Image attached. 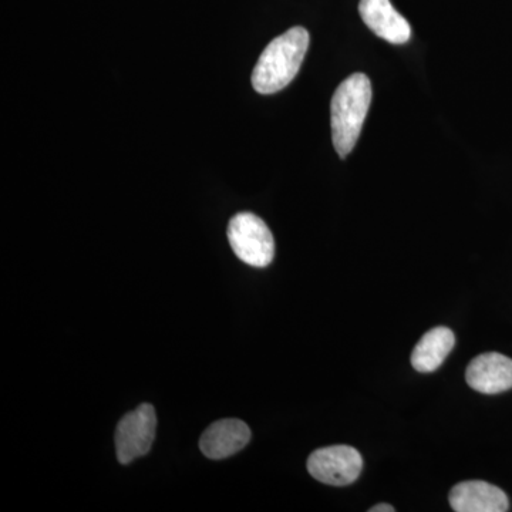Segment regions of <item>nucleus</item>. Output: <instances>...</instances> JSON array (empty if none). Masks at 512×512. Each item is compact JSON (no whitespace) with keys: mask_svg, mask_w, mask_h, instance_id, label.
Instances as JSON below:
<instances>
[{"mask_svg":"<svg viewBox=\"0 0 512 512\" xmlns=\"http://www.w3.org/2000/svg\"><path fill=\"white\" fill-rule=\"evenodd\" d=\"M359 13L367 28L393 45H404L412 36L409 22L393 8L390 0H360Z\"/></svg>","mask_w":512,"mask_h":512,"instance_id":"obj_7","label":"nucleus"},{"mask_svg":"<svg viewBox=\"0 0 512 512\" xmlns=\"http://www.w3.org/2000/svg\"><path fill=\"white\" fill-rule=\"evenodd\" d=\"M308 47L309 33L301 26L275 37L265 47L252 73V86L256 92L274 94L285 89L301 69Z\"/></svg>","mask_w":512,"mask_h":512,"instance_id":"obj_1","label":"nucleus"},{"mask_svg":"<svg viewBox=\"0 0 512 512\" xmlns=\"http://www.w3.org/2000/svg\"><path fill=\"white\" fill-rule=\"evenodd\" d=\"M251 440V430L244 421L224 419L215 421L202 433L200 448L205 457L222 460L234 456Z\"/></svg>","mask_w":512,"mask_h":512,"instance_id":"obj_9","label":"nucleus"},{"mask_svg":"<svg viewBox=\"0 0 512 512\" xmlns=\"http://www.w3.org/2000/svg\"><path fill=\"white\" fill-rule=\"evenodd\" d=\"M370 512H394L396 508L390 504H377L375 507L370 508Z\"/></svg>","mask_w":512,"mask_h":512,"instance_id":"obj_11","label":"nucleus"},{"mask_svg":"<svg viewBox=\"0 0 512 512\" xmlns=\"http://www.w3.org/2000/svg\"><path fill=\"white\" fill-rule=\"evenodd\" d=\"M372 103V83L363 73H355L340 83L332 104H330V123H332L333 146L340 157H348L355 148L367 111Z\"/></svg>","mask_w":512,"mask_h":512,"instance_id":"obj_2","label":"nucleus"},{"mask_svg":"<svg viewBox=\"0 0 512 512\" xmlns=\"http://www.w3.org/2000/svg\"><path fill=\"white\" fill-rule=\"evenodd\" d=\"M456 345L453 330L439 326L429 330L413 350L412 365L417 372L430 373L439 369Z\"/></svg>","mask_w":512,"mask_h":512,"instance_id":"obj_10","label":"nucleus"},{"mask_svg":"<svg viewBox=\"0 0 512 512\" xmlns=\"http://www.w3.org/2000/svg\"><path fill=\"white\" fill-rule=\"evenodd\" d=\"M227 234L232 251L245 264L266 268L274 261V237L258 215L239 212L229 221Z\"/></svg>","mask_w":512,"mask_h":512,"instance_id":"obj_3","label":"nucleus"},{"mask_svg":"<svg viewBox=\"0 0 512 512\" xmlns=\"http://www.w3.org/2000/svg\"><path fill=\"white\" fill-rule=\"evenodd\" d=\"M466 380L478 393L497 394L512 389V359L501 353H484L471 360Z\"/></svg>","mask_w":512,"mask_h":512,"instance_id":"obj_6","label":"nucleus"},{"mask_svg":"<svg viewBox=\"0 0 512 512\" xmlns=\"http://www.w3.org/2000/svg\"><path fill=\"white\" fill-rule=\"evenodd\" d=\"M156 410L144 403L121 419L116 430V453L121 464L146 456L156 439Z\"/></svg>","mask_w":512,"mask_h":512,"instance_id":"obj_4","label":"nucleus"},{"mask_svg":"<svg viewBox=\"0 0 512 512\" xmlns=\"http://www.w3.org/2000/svg\"><path fill=\"white\" fill-rule=\"evenodd\" d=\"M451 508L456 512H505L510 501L501 488L485 481H464L450 491Z\"/></svg>","mask_w":512,"mask_h":512,"instance_id":"obj_8","label":"nucleus"},{"mask_svg":"<svg viewBox=\"0 0 512 512\" xmlns=\"http://www.w3.org/2000/svg\"><path fill=\"white\" fill-rule=\"evenodd\" d=\"M309 474L320 483L345 487L359 478L363 468L362 454L350 446H332L313 451L308 458Z\"/></svg>","mask_w":512,"mask_h":512,"instance_id":"obj_5","label":"nucleus"}]
</instances>
